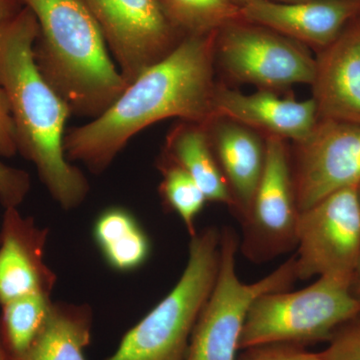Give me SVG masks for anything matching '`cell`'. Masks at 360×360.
Returning a JSON list of instances; mask_svg holds the SVG:
<instances>
[{"label":"cell","mask_w":360,"mask_h":360,"mask_svg":"<svg viewBox=\"0 0 360 360\" xmlns=\"http://www.w3.org/2000/svg\"><path fill=\"white\" fill-rule=\"evenodd\" d=\"M217 32L187 35L165 58L142 71L103 115L66 130L68 160L101 174L135 135L156 122L177 118L210 124L219 85L214 79Z\"/></svg>","instance_id":"obj_1"},{"label":"cell","mask_w":360,"mask_h":360,"mask_svg":"<svg viewBox=\"0 0 360 360\" xmlns=\"http://www.w3.org/2000/svg\"><path fill=\"white\" fill-rule=\"evenodd\" d=\"M37 18L27 7L0 26V86L11 106L18 153L34 165L53 200L75 210L89 195V180L66 158V122L72 115L37 68Z\"/></svg>","instance_id":"obj_2"},{"label":"cell","mask_w":360,"mask_h":360,"mask_svg":"<svg viewBox=\"0 0 360 360\" xmlns=\"http://www.w3.org/2000/svg\"><path fill=\"white\" fill-rule=\"evenodd\" d=\"M37 20L34 59L71 115L94 120L127 84L85 0H21Z\"/></svg>","instance_id":"obj_3"},{"label":"cell","mask_w":360,"mask_h":360,"mask_svg":"<svg viewBox=\"0 0 360 360\" xmlns=\"http://www.w3.org/2000/svg\"><path fill=\"white\" fill-rule=\"evenodd\" d=\"M220 238L213 226L191 236L186 266L174 288L105 360H186L194 326L217 281Z\"/></svg>","instance_id":"obj_4"},{"label":"cell","mask_w":360,"mask_h":360,"mask_svg":"<svg viewBox=\"0 0 360 360\" xmlns=\"http://www.w3.org/2000/svg\"><path fill=\"white\" fill-rule=\"evenodd\" d=\"M360 314L350 281L321 276L297 291L262 295L251 304L239 350L265 343L307 345L330 340L335 331Z\"/></svg>","instance_id":"obj_5"},{"label":"cell","mask_w":360,"mask_h":360,"mask_svg":"<svg viewBox=\"0 0 360 360\" xmlns=\"http://www.w3.org/2000/svg\"><path fill=\"white\" fill-rule=\"evenodd\" d=\"M220 232L217 281L194 326L186 360H236L251 304L265 293L290 290L297 281L295 257L257 283L239 281L238 234L229 226Z\"/></svg>","instance_id":"obj_6"},{"label":"cell","mask_w":360,"mask_h":360,"mask_svg":"<svg viewBox=\"0 0 360 360\" xmlns=\"http://www.w3.org/2000/svg\"><path fill=\"white\" fill-rule=\"evenodd\" d=\"M215 63L236 82L259 89L276 91L314 79L315 58L305 45L243 18L217 32Z\"/></svg>","instance_id":"obj_7"},{"label":"cell","mask_w":360,"mask_h":360,"mask_svg":"<svg viewBox=\"0 0 360 360\" xmlns=\"http://www.w3.org/2000/svg\"><path fill=\"white\" fill-rule=\"evenodd\" d=\"M296 276H335L352 281L360 255L357 186L347 187L300 212Z\"/></svg>","instance_id":"obj_8"},{"label":"cell","mask_w":360,"mask_h":360,"mask_svg":"<svg viewBox=\"0 0 360 360\" xmlns=\"http://www.w3.org/2000/svg\"><path fill=\"white\" fill-rule=\"evenodd\" d=\"M266 155L250 212L241 222L239 248L255 264L270 262L297 246L300 212L296 202L286 141L265 136Z\"/></svg>","instance_id":"obj_9"},{"label":"cell","mask_w":360,"mask_h":360,"mask_svg":"<svg viewBox=\"0 0 360 360\" xmlns=\"http://www.w3.org/2000/svg\"><path fill=\"white\" fill-rule=\"evenodd\" d=\"M127 84L168 56L184 35L158 0H85Z\"/></svg>","instance_id":"obj_10"},{"label":"cell","mask_w":360,"mask_h":360,"mask_svg":"<svg viewBox=\"0 0 360 360\" xmlns=\"http://www.w3.org/2000/svg\"><path fill=\"white\" fill-rule=\"evenodd\" d=\"M291 174L300 212L360 182V124L319 120L295 143Z\"/></svg>","instance_id":"obj_11"},{"label":"cell","mask_w":360,"mask_h":360,"mask_svg":"<svg viewBox=\"0 0 360 360\" xmlns=\"http://www.w3.org/2000/svg\"><path fill=\"white\" fill-rule=\"evenodd\" d=\"M240 13L243 20L321 51L359 18L360 0H250L241 6Z\"/></svg>","instance_id":"obj_12"},{"label":"cell","mask_w":360,"mask_h":360,"mask_svg":"<svg viewBox=\"0 0 360 360\" xmlns=\"http://www.w3.org/2000/svg\"><path fill=\"white\" fill-rule=\"evenodd\" d=\"M49 234L18 208H6L0 229V307L32 293L51 295L56 276L44 262Z\"/></svg>","instance_id":"obj_13"},{"label":"cell","mask_w":360,"mask_h":360,"mask_svg":"<svg viewBox=\"0 0 360 360\" xmlns=\"http://www.w3.org/2000/svg\"><path fill=\"white\" fill-rule=\"evenodd\" d=\"M213 110L215 117L233 120L265 136L281 137L300 143L319 122L314 98L295 101L276 91L259 89L251 94L217 85Z\"/></svg>","instance_id":"obj_14"},{"label":"cell","mask_w":360,"mask_h":360,"mask_svg":"<svg viewBox=\"0 0 360 360\" xmlns=\"http://www.w3.org/2000/svg\"><path fill=\"white\" fill-rule=\"evenodd\" d=\"M311 86L319 120L360 124V16L319 51Z\"/></svg>","instance_id":"obj_15"},{"label":"cell","mask_w":360,"mask_h":360,"mask_svg":"<svg viewBox=\"0 0 360 360\" xmlns=\"http://www.w3.org/2000/svg\"><path fill=\"white\" fill-rule=\"evenodd\" d=\"M207 127L213 150L232 196L233 212L240 221L250 212L265 165L266 144L255 130L224 117Z\"/></svg>","instance_id":"obj_16"},{"label":"cell","mask_w":360,"mask_h":360,"mask_svg":"<svg viewBox=\"0 0 360 360\" xmlns=\"http://www.w3.org/2000/svg\"><path fill=\"white\" fill-rule=\"evenodd\" d=\"M163 156L193 177L206 200L236 207L233 196L213 150L207 127L181 122L168 134Z\"/></svg>","instance_id":"obj_17"},{"label":"cell","mask_w":360,"mask_h":360,"mask_svg":"<svg viewBox=\"0 0 360 360\" xmlns=\"http://www.w3.org/2000/svg\"><path fill=\"white\" fill-rule=\"evenodd\" d=\"M91 328L89 304L52 302L32 345L11 360H86L84 349L91 340Z\"/></svg>","instance_id":"obj_18"},{"label":"cell","mask_w":360,"mask_h":360,"mask_svg":"<svg viewBox=\"0 0 360 360\" xmlns=\"http://www.w3.org/2000/svg\"><path fill=\"white\" fill-rule=\"evenodd\" d=\"M92 236L111 269L120 272L139 269L150 255V240L127 208L111 206L94 221Z\"/></svg>","instance_id":"obj_19"},{"label":"cell","mask_w":360,"mask_h":360,"mask_svg":"<svg viewBox=\"0 0 360 360\" xmlns=\"http://www.w3.org/2000/svg\"><path fill=\"white\" fill-rule=\"evenodd\" d=\"M52 300L51 295L32 293L2 305L0 338L11 359L30 347L44 326Z\"/></svg>","instance_id":"obj_20"},{"label":"cell","mask_w":360,"mask_h":360,"mask_svg":"<svg viewBox=\"0 0 360 360\" xmlns=\"http://www.w3.org/2000/svg\"><path fill=\"white\" fill-rule=\"evenodd\" d=\"M168 20L184 37L217 32L241 18L233 0H158Z\"/></svg>","instance_id":"obj_21"},{"label":"cell","mask_w":360,"mask_h":360,"mask_svg":"<svg viewBox=\"0 0 360 360\" xmlns=\"http://www.w3.org/2000/svg\"><path fill=\"white\" fill-rule=\"evenodd\" d=\"M158 169L162 174L160 193L165 207L181 219L191 238L195 236L196 217L207 201L205 193L184 168L165 156L161 155Z\"/></svg>","instance_id":"obj_22"},{"label":"cell","mask_w":360,"mask_h":360,"mask_svg":"<svg viewBox=\"0 0 360 360\" xmlns=\"http://www.w3.org/2000/svg\"><path fill=\"white\" fill-rule=\"evenodd\" d=\"M321 354L324 360H360V314L335 331Z\"/></svg>","instance_id":"obj_23"},{"label":"cell","mask_w":360,"mask_h":360,"mask_svg":"<svg viewBox=\"0 0 360 360\" xmlns=\"http://www.w3.org/2000/svg\"><path fill=\"white\" fill-rule=\"evenodd\" d=\"M236 360H324L321 352H311L302 345L265 343L239 350Z\"/></svg>","instance_id":"obj_24"},{"label":"cell","mask_w":360,"mask_h":360,"mask_svg":"<svg viewBox=\"0 0 360 360\" xmlns=\"http://www.w3.org/2000/svg\"><path fill=\"white\" fill-rule=\"evenodd\" d=\"M32 188L30 176L25 170L9 167L0 160V202L4 208L23 202Z\"/></svg>","instance_id":"obj_25"},{"label":"cell","mask_w":360,"mask_h":360,"mask_svg":"<svg viewBox=\"0 0 360 360\" xmlns=\"http://www.w3.org/2000/svg\"><path fill=\"white\" fill-rule=\"evenodd\" d=\"M18 153L11 106L4 90L0 86V156L13 158Z\"/></svg>","instance_id":"obj_26"},{"label":"cell","mask_w":360,"mask_h":360,"mask_svg":"<svg viewBox=\"0 0 360 360\" xmlns=\"http://www.w3.org/2000/svg\"><path fill=\"white\" fill-rule=\"evenodd\" d=\"M23 8L21 0H0V26L14 20Z\"/></svg>","instance_id":"obj_27"},{"label":"cell","mask_w":360,"mask_h":360,"mask_svg":"<svg viewBox=\"0 0 360 360\" xmlns=\"http://www.w3.org/2000/svg\"><path fill=\"white\" fill-rule=\"evenodd\" d=\"M350 290L355 297L360 300V255L354 274H352V281H350Z\"/></svg>","instance_id":"obj_28"},{"label":"cell","mask_w":360,"mask_h":360,"mask_svg":"<svg viewBox=\"0 0 360 360\" xmlns=\"http://www.w3.org/2000/svg\"><path fill=\"white\" fill-rule=\"evenodd\" d=\"M0 360H11L8 354H7L6 347L2 343L1 338H0Z\"/></svg>","instance_id":"obj_29"},{"label":"cell","mask_w":360,"mask_h":360,"mask_svg":"<svg viewBox=\"0 0 360 360\" xmlns=\"http://www.w3.org/2000/svg\"><path fill=\"white\" fill-rule=\"evenodd\" d=\"M236 4H238L239 6H243L245 4H248L250 0H233Z\"/></svg>","instance_id":"obj_30"},{"label":"cell","mask_w":360,"mask_h":360,"mask_svg":"<svg viewBox=\"0 0 360 360\" xmlns=\"http://www.w3.org/2000/svg\"><path fill=\"white\" fill-rule=\"evenodd\" d=\"M274 1H278V2H298V1H307V0H274Z\"/></svg>","instance_id":"obj_31"},{"label":"cell","mask_w":360,"mask_h":360,"mask_svg":"<svg viewBox=\"0 0 360 360\" xmlns=\"http://www.w3.org/2000/svg\"><path fill=\"white\" fill-rule=\"evenodd\" d=\"M357 195H359V205H360V182L359 186H357Z\"/></svg>","instance_id":"obj_32"},{"label":"cell","mask_w":360,"mask_h":360,"mask_svg":"<svg viewBox=\"0 0 360 360\" xmlns=\"http://www.w3.org/2000/svg\"><path fill=\"white\" fill-rule=\"evenodd\" d=\"M360 16V15H359Z\"/></svg>","instance_id":"obj_33"}]
</instances>
